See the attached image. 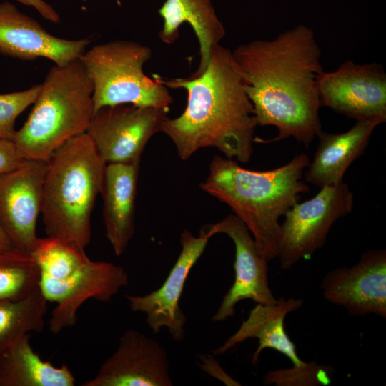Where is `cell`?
I'll list each match as a JSON object with an SVG mask.
<instances>
[{
  "label": "cell",
  "instance_id": "1",
  "mask_svg": "<svg viewBox=\"0 0 386 386\" xmlns=\"http://www.w3.org/2000/svg\"><path fill=\"white\" fill-rule=\"evenodd\" d=\"M232 54L257 126L278 131L274 138L254 142L293 137L309 148L322 130L318 81L324 70L315 31L299 24L272 39L242 44Z\"/></svg>",
  "mask_w": 386,
  "mask_h": 386
},
{
  "label": "cell",
  "instance_id": "2",
  "mask_svg": "<svg viewBox=\"0 0 386 386\" xmlns=\"http://www.w3.org/2000/svg\"><path fill=\"white\" fill-rule=\"evenodd\" d=\"M154 76L167 88L187 91L184 110L177 117H167L162 129L181 159H189L200 149L214 147L227 158L250 161L257 124L232 50L219 44L214 46L198 75Z\"/></svg>",
  "mask_w": 386,
  "mask_h": 386
},
{
  "label": "cell",
  "instance_id": "3",
  "mask_svg": "<svg viewBox=\"0 0 386 386\" xmlns=\"http://www.w3.org/2000/svg\"><path fill=\"white\" fill-rule=\"evenodd\" d=\"M310 162L300 153L281 167L255 171L215 155L200 188L232 209L252 234L259 253L270 262L277 257L279 219L310 192L302 179Z\"/></svg>",
  "mask_w": 386,
  "mask_h": 386
},
{
  "label": "cell",
  "instance_id": "4",
  "mask_svg": "<svg viewBox=\"0 0 386 386\" xmlns=\"http://www.w3.org/2000/svg\"><path fill=\"white\" fill-rule=\"evenodd\" d=\"M106 165L86 132L54 151L46 161L42 185L41 214L47 237L85 249Z\"/></svg>",
  "mask_w": 386,
  "mask_h": 386
},
{
  "label": "cell",
  "instance_id": "5",
  "mask_svg": "<svg viewBox=\"0 0 386 386\" xmlns=\"http://www.w3.org/2000/svg\"><path fill=\"white\" fill-rule=\"evenodd\" d=\"M93 85L81 59L55 65L13 142L26 159L46 162L68 140L86 133L94 114Z\"/></svg>",
  "mask_w": 386,
  "mask_h": 386
},
{
  "label": "cell",
  "instance_id": "6",
  "mask_svg": "<svg viewBox=\"0 0 386 386\" xmlns=\"http://www.w3.org/2000/svg\"><path fill=\"white\" fill-rule=\"evenodd\" d=\"M152 55L149 46L129 40L109 41L86 51L81 59L93 85L94 113L121 104L169 111L173 98L168 88L144 72Z\"/></svg>",
  "mask_w": 386,
  "mask_h": 386
},
{
  "label": "cell",
  "instance_id": "7",
  "mask_svg": "<svg viewBox=\"0 0 386 386\" xmlns=\"http://www.w3.org/2000/svg\"><path fill=\"white\" fill-rule=\"evenodd\" d=\"M352 207L353 193L344 182L323 187L311 199L295 203L280 224L277 257L280 268L290 269L320 249L333 224Z\"/></svg>",
  "mask_w": 386,
  "mask_h": 386
},
{
  "label": "cell",
  "instance_id": "8",
  "mask_svg": "<svg viewBox=\"0 0 386 386\" xmlns=\"http://www.w3.org/2000/svg\"><path fill=\"white\" fill-rule=\"evenodd\" d=\"M168 110L130 104L96 110L86 133L107 164L141 160L149 140L162 132Z\"/></svg>",
  "mask_w": 386,
  "mask_h": 386
},
{
  "label": "cell",
  "instance_id": "9",
  "mask_svg": "<svg viewBox=\"0 0 386 386\" xmlns=\"http://www.w3.org/2000/svg\"><path fill=\"white\" fill-rule=\"evenodd\" d=\"M321 107L358 120L386 121V73L382 64H359L351 60L321 74Z\"/></svg>",
  "mask_w": 386,
  "mask_h": 386
},
{
  "label": "cell",
  "instance_id": "10",
  "mask_svg": "<svg viewBox=\"0 0 386 386\" xmlns=\"http://www.w3.org/2000/svg\"><path fill=\"white\" fill-rule=\"evenodd\" d=\"M128 284V274L122 267L89 258L59 279H40L42 294L48 302L56 304L51 314V332L57 334L74 325L77 312L87 300L109 302Z\"/></svg>",
  "mask_w": 386,
  "mask_h": 386
},
{
  "label": "cell",
  "instance_id": "11",
  "mask_svg": "<svg viewBox=\"0 0 386 386\" xmlns=\"http://www.w3.org/2000/svg\"><path fill=\"white\" fill-rule=\"evenodd\" d=\"M212 237L207 227L198 237L184 229L180 235L181 252L163 284L143 296H125L132 311L146 315V322L153 333L166 327L175 341L184 339L187 317L179 305V299L191 269Z\"/></svg>",
  "mask_w": 386,
  "mask_h": 386
},
{
  "label": "cell",
  "instance_id": "12",
  "mask_svg": "<svg viewBox=\"0 0 386 386\" xmlns=\"http://www.w3.org/2000/svg\"><path fill=\"white\" fill-rule=\"evenodd\" d=\"M46 162L26 159L0 174V223L16 249L32 253L39 238L36 223L41 210Z\"/></svg>",
  "mask_w": 386,
  "mask_h": 386
},
{
  "label": "cell",
  "instance_id": "13",
  "mask_svg": "<svg viewBox=\"0 0 386 386\" xmlns=\"http://www.w3.org/2000/svg\"><path fill=\"white\" fill-rule=\"evenodd\" d=\"M324 298L355 317L386 318V251L370 249L350 267L328 272L322 279Z\"/></svg>",
  "mask_w": 386,
  "mask_h": 386
},
{
  "label": "cell",
  "instance_id": "14",
  "mask_svg": "<svg viewBox=\"0 0 386 386\" xmlns=\"http://www.w3.org/2000/svg\"><path fill=\"white\" fill-rule=\"evenodd\" d=\"M166 350L136 330L120 337L117 350L83 386H172Z\"/></svg>",
  "mask_w": 386,
  "mask_h": 386
},
{
  "label": "cell",
  "instance_id": "15",
  "mask_svg": "<svg viewBox=\"0 0 386 386\" xmlns=\"http://www.w3.org/2000/svg\"><path fill=\"white\" fill-rule=\"evenodd\" d=\"M207 227L212 237L219 233L227 234L235 246L234 281L224 295L212 320L220 322L234 316L237 304L243 300L251 299L262 305L274 303L277 298L268 279L269 262L259 253L244 222L230 214Z\"/></svg>",
  "mask_w": 386,
  "mask_h": 386
},
{
  "label": "cell",
  "instance_id": "16",
  "mask_svg": "<svg viewBox=\"0 0 386 386\" xmlns=\"http://www.w3.org/2000/svg\"><path fill=\"white\" fill-rule=\"evenodd\" d=\"M89 38L69 40L53 36L10 2L0 4V53L21 60L49 59L63 66L81 59Z\"/></svg>",
  "mask_w": 386,
  "mask_h": 386
},
{
  "label": "cell",
  "instance_id": "17",
  "mask_svg": "<svg viewBox=\"0 0 386 386\" xmlns=\"http://www.w3.org/2000/svg\"><path fill=\"white\" fill-rule=\"evenodd\" d=\"M140 160L107 164L100 194L106 236L116 256L126 250L134 232Z\"/></svg>",
  "mask_w": 386,
  "mask_h": 386
},
{
  "label": "cell",
  "instance_id": "18",
  "mask_svg": "<svg viewBox=\"0 0 386 386\" xmlns=\"http://www.w3.org/2000/svg\"><path fill=\"white\" fill-rule=\"evenodd\" d=\"M303 305L301 299L280 297L270 305L257 304L250 310L247 320L239 328L230 336L223 345L213 350L216 355L226 353L232 347L250 339L258 340L259 346L255 350L252 363L257 365L260 353L267 348L277 350L287 356L293 365H300L302 361L296 350L294 342L290 340L284 327L286 316L299 310Z\"/></svg>",
  "mask_w": 386,
  "mask_h": 386
},
{
  "label": "cell",
  "instance_id": "19",
  "mask_svg": "<svg viewBox=\"0 0 386 386\" xmlns=\"http://www.w3.org/2000/svg\"><path fill=\"white\" fill-rule=\"evenodd\" d=\"M378 120H358L348 130L339 134H317L319 143L314 157L304 173L305 181L319 188L343 182L344 175L365 151Z\"/></svg>",
  "mask_w": 386,
  "mask_h": 386
},
{
  "label": "cell",
  "instance_id": "20",
  "mask_svg": "<svg viewBox=\"0 0 386 386\" xmlns=\"http://www.w3.org/2000/svg\"><path fill=\"white\" fill-rule=\"evenodd\" d=\"M158 12L163 19L159 37L164 44H172L178 39L179 27L184 23L191 26L198 40L200 57L197 70L191 75L202 73L213 47L226 33L211 0H166Z\"/></svg>",
  "mask_w": 386,
  "mask_h": 386
},
{
  "label": "cell",
  "instance_id": "21",
  "mask_svg": "<svg viewBox=\"0 0 386 386\" xmlns=\"http://www.w3.org/2000/svg\"><path fill=\"white\" fill-rule=\"evenodd\" d=\"M30 335L0 356V386H73L75 377L66 365L44 361L31 347Z\"/></svg>",
  "mask_w": 386,
  "mask_h": 386
},
{
  "label": "cell",
  "instance_id": "22",
  "mask_svg": "<svg viewBox=\"0 0 386 386\" xmlns=\"http://www.w3.org/2000/svg\"><path fill=\"white\" fill-rule=\"evenodd\" d=\"M47 302L40 288L19 300L0 301V356L24 336L43 331Z\"/></svg>",
  "mask_w": 386,
  "mask_h": 386
},
{
  "label": "cell",
  "instance_id": "23",
  "mask_svg": "<svg viewBox=\"0 0 386 386\" xmlns=\"http://www.w3.org/2000/svg\"><path fill=\"white\" fill-rule=\"evenodd\" d=\"M40 269L32 253L0 252V301L19 300L39 288Z\"/></svg>",
  "mask_w": 386,
  "mask_h": 386
},
{
  "label": "cell",
  "instance_id": "24",
  "mask_svg": "<svg viewBox=\"0 0 386 386\" xmlns=\"http://www.w3.org/2000/svg\"><path fill=\"white\" fill-rule=\"evenodd\" d=\"M332 367L315 361L303 362L292 367L269 371L263 378L264 385L277 386H325L331 382Z\"/></svg>",
  "mask_w": 386,
  "mask_h": 386
},
{
  "label": "cell",
  "instance_id": "25",
  "mask_svg": "<svg viewBox=\"0 0 386 386\" xmlns=\"http://www.w3.org/2000/svg\"><path fill=\"white\" fill-rule=\"evenodd\" d=\"M40 89L38 84L23 91L0 94V139L13 140L17 117L34 103Z\"/></svg>",
  "mask_w": 386,
  "mask_h": 386
},
{
  "label": "cell",
  "instance_id": "26",
  "mask_svg": "<svg viewBox=\"0 0 386 386\" xmlns=\"http://www.w3.org/2000/svg\"><path fill=\"white\" fill-rule=\"evenodd\" d=\"M25 160L12 140L0 139V174L16 169Z\"/></svg>",
  "mask_w": 386,
  "mask_h": 386
},
{
  "label": "cell",
  "instance_id": "27",
  "mask_svg": "<svg viewBox=\"0 0 386 386\" xmlns=\"http://www.w3.org/2000/svg\"><path fill=\"white\" fill-rule=\"evenodd\" d=\"M20 3L32 6L40 15L53 23H59L60 17L52 6L44 0H16Z\"/></svg>",
  "mask_w": 386,
  "mask_h": 386
},
{
  "label": "cell",
  "instance_id": "28",
  "mask_svg": "<svg viewBox=\"0 0 386 386\" xmlns=\"http://www.w3.org/2000/svg\"><path fill=\"white\" fill-rule=\"evenodd\" d=\"M15 248L0 223V252Z\"/></svg>",
  "mask_w": 386,
  "mask_h": 386
}]
</instances>
